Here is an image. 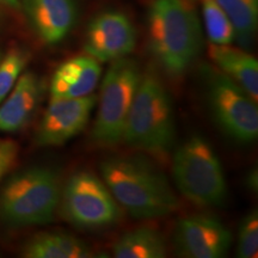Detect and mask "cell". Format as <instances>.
Here are the masks:
<instances>
[{
  "label": "cell",
  "mask_w": 258,
  "mask_h": 258,
  "mask_svg": "<svg viewBox=\"0 0 258 258\" xmlns=\"http://www.w3.org/2000/svg\"><path fill=\"white\" fill-rule=\"evenodd\" d=\"M18 154L19 146L16 141L0 139V182L17 163Z\"/></svg>",
  "instance_id": "22"
},
{
  "label": "cell",
  "mask_w": 258,
  "mask_h": 258,
  "mask_svg": "<svg viewBox=\"0 0 258 258\" xmlns=\"http://www.w3.org/2000/svg\"><path fill=\"white\" fill-rule=\"evenodd\" d=\"M199 2L209 42L213 44H231L234 41L233 27L217 0Z\"/></svg>",
  "instance_id": "19"
},
{
  "label": "cell",
  "mask_w": 258,
  "mask_h": 258,
  "mask_svg": "<svg viewBox=\"0 0 258 258\" xmlns=\"http://www.w3.org/2000/svg\"><path fill=\"white\" fill-rule=\"evenodd\" d=\"M0 3L4 5L10 6V8H15V9L19 8V5H21L19 4V0H0Z\"/></svg>",
  "instance_id": "24"
},
{
  "label": "cell",
  "mask_w": 258,
  "mask_h": 258,
  "mask_svg": "<svg viewBox=\"0 0 258 258\" xmlns=\"http://www.w3.org/2000/svg\"><path fill=\"white\" fill-rule=\"evenodd\" d=\"M29 61L28 53L14 48L0 60V103L14 89Z\"/></svg>",
  "instance_id": "20"
},
{
  "label": "cell",
  "mask_w": 258,
  "mask_h": 258,
  "mask_svg": "<svg viewBox=\"0 0 258 258\" xmlns=\"http://www.w3.org/2000/svg\"><path fill=\"white\" fill-rule=\"evenodd\" d=\"M200 74L211 115L226 137L239 144L258 138L257 102L233 80L212 64H202Z\"/></svg>",
  "instance_id": "6"
},
{
  "label": "cell",
  "mask_w": 258,
  "mask_h": 258,
  "mask_svg": "<svg viewBox=\"0 0 258 258\" xmlns=\"http://www.w3.org/2000/svg\"><path fill=\"white\" fill-rule=\"evenodd\" d=\"M19 4L35 34L49 46L69 36L78 18L76 0H19Z\"/></svg>",
  "instance_id": "12"
},
{
  "label": "cell",
  "mask_w": 258,
  "mask_h": 258,
  "mask_svg": "<svg viewBox=\"0 0 258 258\" xmlns=\"http://www.w3.org/2000/svg\"><path fill=\"white\" fill-rule=\"evenodd\" d=\"M208 55L218 70L233 80L253 101L258 99V61L243 49L231 44H213Z\"/></svg>",
  "instance_id": "15"
},
{
  "label": "cell",
  "mask_w": 258,
  "mask_h": 258,
  "mask_svg": "<svg viewBox=\"0 0 258 258\" xmlns=\"http://www.w3.org/2000/svg\"><path fill=\"white\" fill-rule=\"evenodd\" d=\"M245 185L249 188L251 191H257L258 189V173H257V169L250 170L249 173H247L246 177H245Z\"/></svg>",
  "instance_id": "23"
},
{
  "label": "cell",
  "mask_w": 258,
  "mask_h": 258,
  "mask_svg": "<svg viewBox=\"0 0 258 258\" xmlns=\"http://www.w3.org/2000/svg\"><path fill=\"white\" fill-rule=\"evenodd\" d=\"M137 44L133 23L120 11H105L90 22L85 34V53L98 62L127 57Z\"/></svg>",
  "instance_id": "10"
},
{
  "label": "cell",
  "mask_w": 258,
  "mask_h": 258,
  "mask_svg": "<svg viewBox=\"0 0 258 258\" xmlns=\"http://www.w3.org/2000/svg\"><path fill=\"white\" fill-rule=\"evenodd\" d=\"M99 171L116 202L131 217L157 219L178 208L165 175L143 157H109L102 161Z\"/></svg>",
  "instance_id": "1"
},
{
  "label": "cell",
  "mask_w": 258,
  "mask_h": 258,
  "mask_svg": "<svg viewBox=\"0 0 258 258\" xmlns=\"http://www.w3.org/2000/svg\"><path fill=\"white\" fill-rule=\"evenodd\" d=\"M172 177L178 191L194 205L220 207L228 195L221 161L212 145L194 134L176 148Z\"/></svg>",
  "instance_id": "5"
},
{
  "label": "cell",
  "mask_w": 258,
  "mask_h": 258,
  "mask_svg": "<svg viewBox=\"0 0 258 258\" xmlns=\"http://www.w3.org/2000/svg\"><path fill=\"white\" fill-rule=\"evenodd\" d=\"M97 103L95 95L72 99H51L38 124L36 144L54 147L66 144L82 133L89 124L90 116Z\"/></svg>",
  "instance_id": "11"
},
{
  "label": "cell",
  "mask_w": 258,
  "mask_h": 258,
  "mask_svg": "<svg viewBox=\"0 0 258 258\" xmlns=\"http://www.w3.org/2000/svg\"><path fill=\"white\" fill-rule=\"evenodd\" d=\"M258 253V213L256 209L245 215L240 222L237 240V256L254 258Z\"/></svg>",
  "instance_id": "21"
},
{
  "label": "cell",
  "mask_w": 258,
  "mask_h": 258,
  "mask_svg": "<svg viewBox=\"0 0 258 258\" xmlns=\"http://www.w3.org/2000/svg\"><path fill=\"white\" fill-rule=\"evenodd\" d=\"M173 245L180 257L221 258L230 250L232 233L218 218L195 214L177 222Z\"/></svg>",
  "instance_id": "9"
},
{
  "label": "cell",
  "mask_w": 258,
  "mask_h": 258,
  "mask_svg": "<svg viewBox=\"0 0 258 258\" xmlns=\"http://www.w3.org/2000/svg\"><path fill=\"white\" fill-rule=\"evenodd\" d=\"M60 175L47 166H32L6 180L0 190V221L10 227L49 224L59 209Z\"/></svg>",
  "instance_id": "4"
},
{
  "label": "cell",
  "mask_w": 258,
  "mask_h": 258,
  "mask_svg": "<svg viewBox=\"0 0 258 258\" xmlns=\"http://www.w3.org/2000/svg\"><path fill=\"white\" fill-rule=\"evenodd\" d=\"M175 112L170 93L154 71L143 72L122 141L137 150L165 156L175 144Z\"/></svg>",
  "instance_id": "3"
},
{
  "label": "cell",
  "mask_w": 258,
  "mask_h": 258,
  "mask_svg": "<svg viewBox=\"0 0 258 258\" xmlns=\"http://www.w3.org/2000/svg\"><path fill=\"white\" fill-rule=\"evenodd\" d=\"M166 252L163 234L151 227L125 232L112 247L116 258H164Z\"/></svg>",
  "instance_id": "17"
},
{
  "label": "cell",
  "mask_w": 258,
  "mask_h": 258,
  "mask_svg": "<svg viewBox=\"0 0 258 258\" xmlns=\"http://www.w3.org/2000/svg\"><path fill=\"white\" fill-rule=\"evenodd\" d=\"M43 82L28 71L19 77L14 89L0 103V132L17 133L29 123L40 104Z\"/></svg>",
  "instance_id": "13"
},
{
  "label": "cell",
  "mask_w": 258,
  "mask_h": 258,
  "mask_svg": "<svg viewBox=\"0 0 258 258\" xmlns=\"http://www.w3.org/2000/svg\"><path fill=\"white\" fill-rule=\"evenodd\" d=\"M230 19L234 41L241 48H250L258 25V0H217Z\"/></svg>",
  "instance_id": "18"
},
{
  "label": "cell",
  "mask_w": 258,
  "mask_h": 258,
  "mask_svg": "<svg viewBox=\"0 0 258 258\" xmlns=\"http://www.w3.org/2000/svg\"><path fill=\"white\" fill-rule=\"evenodd\" d=\"M101 76V64L88 54L71 57L61 63L53 74L50 98L72 99L91 95Z\"/></svg>",
  "instance_id": "14"
},
{
  "label": "cell",
  "mask_w": 258,
  "mask_h": 258,
  "mask_svg": "<svg viewBox=\"0 0 258 258\" xmlns=\"http://www.w3.org/2000/svg\"><path fill=\"white\" fill-rule=\"evenodd\" d=\"M0 60H2V54H0Z\"/></svg>",
  "instance_id": "25"
},
{
  "label": "cell",
  "mask_w": 258,
  "mask_h": 258,
  "mask_svg": "<svg viewBox=\"0 0 258 258\" xmlns=\"http://www.w3.org/2000/svg\"><path fill=\"white\" fill-rule=\"evenodd\" d=\"M143 72L137 61L122 57L112 61L102 80L99 105L92 128V140L99 146H114L123 137L125 122Z\"/></svg>",
  "instance_id": "7"
},
{
  "label": "cell",
  "mask_w": 258,
  "mask_h": 258,
  "mask_svg": "<svg viewBox=\"0 0 258 258\" xmlns=\"http://www.w3.org/2000/svg\"><path fill=\"white\" fill-rule=\"evenodd\" d=\"M25 258H90L92 250L80 238L66 232H43L23 245Z\"/></svg>",
  "instance_id": "16"
},
{
  "label": "cell",
  "mask_w": 258,
  "mask_h": 258,
  "mask_svg": "<svg viewBox=\"0 0 258 258\" xmlns=\"http://www.w3.org/2000/svg\"><path fill=\"white\" fill-rule=\"evenodd\" d=\"M147 40L151 55L164 72L182 77L202 48L195 10L185 0H154L148 11Z\"/></svg>",
  "instance_id": "2"
},
{
  "label": "cell",
  "mask_w": 258,
  "mask_h": 258,
  "mask_svg": "<svg viewBox=\"0 0 258 258\" xmlns=\"http://www.w3.org/2000/svg\"><path fill=\"white\" fill-rule=\"evenodd\" d=\"M61 217L79 230H103L116 225L122 209L102 178L90 171H78L61 189Z\"/></svg>",
  "instance_id": "8"
}]
</instances>
